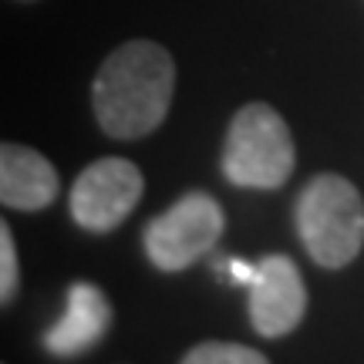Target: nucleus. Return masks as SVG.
Listing matches in <instances>:
<instances>
[{
	"instance_id": "0eeeda50",
	"label": "nucleus",
	"mask_w": 364,
	"mask_h": 364,
	"mask_svg": "<svg viewBox=\"0 0 364 364\" xmlns=\"http://www.w3.org/2000/svg\"><path fill=\"white\" fill-rule=\"evenodd\" d=\"M61 179L48 159L27 145L0 142V203L21 213L51 206Z\"/></svg>"
},
{
	"instance_id": "20e7f679",
	"label": "nucleus",
	"mask_w": 364,
	"mask_h": 364,
	"mask_svg": "<svg viewBox=\"0 0 364 364\" xmlns=\"http://www.w3.org/2000/svg\"><path fill=\"white\" fill-rule=\"evenodd\" d=\"M223 209L206 193H186L162 216L145 226V257L162 273L193 267L223 236Z\"/></svg>"
},
{
	"instance_id": "f257e3e1",
	"label": "nucleus",
	"mask_w": 364,
	"mask_h": 364,
	"mask_svg": "<svg viewBox=\"0 0 364 364\" xmlns=\"http://www.w3.org/2000/svg\"><path fill=\"white\" fill-rule=\"evenodd\" d=\"M176 95V61L156 41H129L95 75V118L112 139H142L166 122Z\"/></svg>"
},
{
	"instance_id": "7ed1b4c3",
	"label": "nucleus",
	"mask_w": 364,
	"mask_h": 364,
	"mask_svg": "<svg viewBox=\"0 0 364 364\" xmlns=\"http://www.w3.org/2000/svg\"><path fill=\"white\" fill-rule=\"evenodd\" d=\"M294 135L277 108L250 102L230 122L223 145V176L243 189H280L294 172Z\"/></svg>"
},
{
	"instance_id": "1a4fd4ad",
	"label": "nucleus",
	"mask_w": 364,
	"mask_h": 364,
	"mask_svg": "<svg viewBox=\"0 0 364 364\" xmlns=\"http://www.w3.org/2000/svg\"><path fill=\"white\" fill-rule=\"evenodd\" d=\"M182 361L186 364H267V354L253 351V348H247V344L206 341V344H196Z\"/></svg>"
},
{
	"instance_id": "9d476101",
	"label": "nucleus",
	"mask_w": 364,
	"mask_h": 364,
	"mask_svg": "<svg viewBox=\"0 0 364 364\" xmlns=\"http://www.w3.org/2000/svg\"><path fill=\"white\" fill-rule=\"evenodd\" d=\"M21 287V263H17V247H14L11 226L0 220V304L17 297Z\"/></svg>"
},
{
	"instance_id": "9b49d317",
	"label": "nucleus",
	"mask_w": 364,
	"mask_h": 364,
	"mask_svg": "<svg viewBox=\"0 0 364 364\" xmlns=\"http://www.w3.org/2000/svg\"><path fill=\"white\" fill-rule=\"evenodd\" d=\"M230 277H233V280H240V284H253L257 267H250V263H243V260H233V263H230Z\"/></svg>"
},
{
	"instance_id": "39448f33",
	"label": "nucleus",
	"mask_w": 364,
	"mask_h": 364,
	"mask_svg": "<svg viewBox=\"0 0 364 364\" xmlns=\"http://www.w3.org/2000/svg\"><path fill=\"white\" fill-rule=\"evenodd\" d=\"M145 179L129 159H98L71 186V216L91 233H108L139 206Z\"/></svg>"
},
{
	"instance_id": "423d86ee",
	"label": "nucleus",
	"mask_w": 364,
	"mask_h": 364,
	"mask_svg": "<svg viewBox=\"0 0 364 364\" xmlns=\"http://www.w3.org/2000/svg\"><path fill=\"white\" fill-rule=\"evenodd\" d=\"M307 290L290 257H263L250 284V321L263 338H284L304 321Z\"/></svg>"
},
{
	"instance_id": "f03ea898",
	"label": "nucleus",
	"mask_w": 364,
	"mask_h": 364,
	"mask_svg": "<svg viewBox=\"0 0 364 364\" xmlns=\"http://www.w3.org/2000/svg\"><path fill=\"white\" fill-rule=\"evenodd\" d=\"M297 233L314 263L348 267L364 247V199L354 182L334 172L314 176L297 199Z\"/></svg>"
},
{
	"instance_id": "6e6552de",
	"label": "nucleus",
	"mask_w": 364,
	"mask_h": 364,
	"mask_svg": "<svg viewBox=\"0 0 364 364\" xmlns=\"http://www.w3.org/2000/svg\"><path fill=\"white\" fill-rule=\"evenodd\" d=\"M112 324V307L98 287L75 284L68 290V311L58 324L48 331V351L58 358H75V354L88 351L91 344L105 338V331Z\"/></svg>"
}]
</instances>
